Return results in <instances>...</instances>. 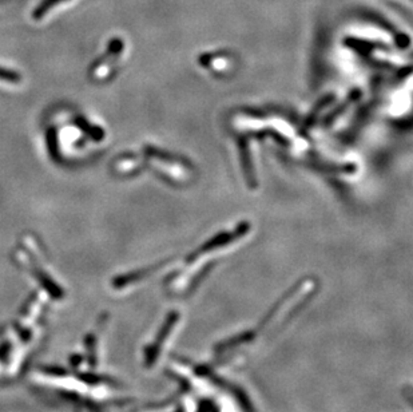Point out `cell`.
<instances>
[{"mask_svg":"<svg viewBox=\"0 0 413 412\" xmlns=\"http://www.w3.org/2000/svg\"><path fill=\"white\" fill-rule=\"evenodd\" d=\"M0 80L7 83H19L22 80V75L16 72L0 67Z\"/></svg>","mask_w":413,"mask_h":412,"instance_id":"cell-3","label":"cell"},{"mask_svg":"<svg viewBox=\"0 0 413 412\" xmlns=\"http://www.w3.org/2000/svg\"><path fill=\"white\" fill-rule=\"evenodd\" d=\"M122 50H123V42H122L121 39H113L110 42V45H109V50H107L106 55L102 59H99L97 63L94 65V69H93L94 70V75L98 76V78H103L107 74V72H109V69H110V66H109L110 61L113 58H118L120 54L122 52Z\"/></svg>","mask_w":413,"mask_h":412,"instance_id":"cell-1","label":"cell"},{"mask_svg":"<svg viewBox=\"0 0 413 412\" xmlns=\"http://www.w3.org/2000/svg\"><path fill=\"white\" fill-rule=\"evenodd\" d=\"M66 1H67V0H43V1L36 7V10H35V12H34V18H35L36 21L42 19L46 14H49V10L55 8V7L59 6V4H63V3H66Z\"/></svg>","mask_w":413,"mask_h":412,"instance_id":"cell-2","label":"cell"}]
</instances>
